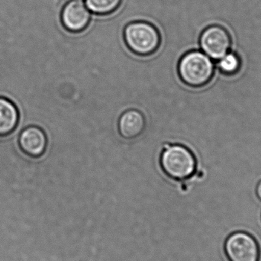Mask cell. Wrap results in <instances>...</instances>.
Segmentation results:
<instances>
[{
  "mask_svg": "<svg viewBox=\"0 0 261 261\" xmlns=\"http://www.w3.org/2000/svg\"><path fill=\"white\" fill-rule=\"evenodd\" d=\"M181 81L191 87H201L208 84L214 74V64L210 57L199 50L184 55L178 64Z\"/></svg>",
  "mask_w": 261,
  "mask_h": 261,
  "instance_id": "1",
  "label": "cell"
},
{
  "mask_svg": "<svg viewBox=\"0 0 261 261\" xmlns=\"http://www.w3.org/2000/svg\"><path fill=\"white\" fill-rule=\"evenodd\" d=\"M161 167L169 177L184 180L196 169V160L191 150L180 144H165L161 155Z\"/></svg>",
  "mask_w": 261,
  "mask_h": 261,
  "instance_id": "2",
  "label": "cell"
},
{
  "mask_svg": "<svg viewBox=\"0 0 261 261\" xmlns=\"http://www.w3.org/2000/svg\"><path fill=\"white\" fill-rule=\"evenodd\" d=\"M124 39L128 48L139 56L153 55L161 44V35L158 29L146 21L128 24L124 31Z\"/></svg>",
  "mask_w": 261,
  "mask_h": 261,
  "instance_id": "3",
  "label": "cell"
},
{
  "mask_svg": "<svg viewBox=\"0 0 261 261\" xmlns=\"http://www.w3.org/2000/svg\"><path fill=\"white\" fill-rule=\"evenodd\" d=\"M225 251L229 261H259L260 247L256 239L245 232H236L227 239Z\"/></svg>",
  "mask_w": 261,
  "mask_h": 261,
  "instance_id": "4",
  "label": "cell"
},
{
  "mask_svg": "<svg viewBox=\"0 0 261 261\" xmlns=\"http://www.w3.org/2000/svg\"><path fill=\"white\" fill-rule=\"evenodd\" d=\"M231 44L229 34L220 26H210L201 35V48L211 59H221L228 53Z\"/></svg>",
  "mask_w": 261,
  "mask_h": 261,
  "instance_id": "5",
  "label": "cell"
},
{
  "mask_svg": "<svg viewBox=\"0 0 261 261\" xmlns=\"http://www.w3.org/2000/svg\"><path fill=\"white\" fill-rule=\"evenodd\" d=\"M91 13L82 0H71L64 6L61 12L63 25L69 32H81L87 29Z\"/></svg>",
  "mask_w": 261,
  "mask_h": 261,
  "instance_id": "6",
  "label": "cell"
},
{
  "mask_svg": "<svg viewBox=\"0 0 261 261\" xmlns=\"http://www.w3.org/2000/svg\"><path fill=\"white\" fill-rule=\"evenodd\" d=\"M18 144L24 154L30 158H38L45 153L47 138L44 130L38 127H28L20 134Z\"/></svg>",
  "mask_w": 261,
  "mask_h": 261,
  "instance_id": "7",
  "label": "cell"
},
{
  "mask_svg": "<svg viewBox=\"0 0 261 261\" xmlns=\"http://www.w3.org/2000/svg\"><path fill=\"white\" fill-rule=\"evenodd\" d=\"M145 119L141 112L130 110L125 112L119 120V130L126 139L138 138L145 129Z\"/></svg>",
  "mask_w": 261,
  "mask_h": 261,
  "instance_id": "8",
  "label": "cell"
},
{
  "mask_svg": "<svg viewBox=\"0 0 261 261\" xmlns=\"http://www.w3.org/2000/svg\"><path fill=\"white\" fill-rule=\"evenodd\" d=\"M19 122V112L9 99L0 98V137L13 133Z\"/></svg>",
  "mask_w": 261,
  "mask_h": 261,
  "instance_id": "9",
  "label": "cell"
},
{
  "mask_svg": "<svg viewBox=\"0 0 261 261\" xmlns=\"http://www.w3.org/2000/svg\"><path fill=\"white\" fill-rule=\"evenodd\" d=\"M122 0H85L89 10L96 15H105L115 12Z\"/></svg>",
  "mask_w": 261,
  "mask_h": 261,
  "instance_id": "10",
  "label": "cell"
},
{
  "mask_svg": "<svg viewBox=\"0 0 261 261\" xmlns=\"http://www.w3.org/2000/svg\"><path fill=\"white\" fill-rule=\"evenodd\" d=\"M219 70L226 75H234L239 71L241 61L239 56L234 53H228L219 60Z\"/></svg>",
  "mask_w": 261,
  "mask_h": 261,
  "instance_id": "11",
  "label": "cell"
},
{
  "mask_svg": "<svg viewBox=\"0 0 261 261\" xmlns=\"http://www.w3.org/2000/svg\"><path fill=\"white\" fill-rule=\"evenodd\" d=\"M257 196L259 197V199H260L261 200V181L260 182H259L258 185H257Z\"/></svg>",
  "mask_w": 261,
  "mask_h": 261,
  "instance_id": "12",
  "label": "cell"
}]
</instances>
